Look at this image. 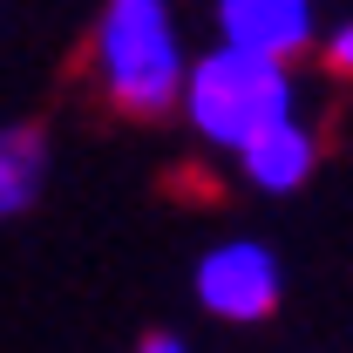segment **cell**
Returning <instances> with one entry per match:
<instances>
[{"label": "cell", "mask_w": 353, "mask_h": 353, "mask_svg": "<svg viewBox=\"0 0 353 353\" xmlns=\"http://www.w3.org/2000/svg\"><path fill=\"white\" fill-rule=\"evenodd\" d=\"M326 61H333V75H353V21L326 34Z\"/></svg>", "instance_id": "cell-7"}, {"label": "cell", "mask_w": 353, "mask_h": 353, "mask_svg": "<svg viewBox=\"0 0 353 353\" xmlns=\"http://www.w3.org/2000/svg\"><path fill=\"white\" fill-rule=\"evenodd\" d=\"M218 41L292 61L312 41V0H218Z\"/></svg>", "instance_id": "cell-4"}, {"label": "cell", "mask_w": 353, "mask_h": 353, "mask_svg": "<svg viewBox=\"0 0 353 353\" xmlns=\"http://www.w3.org/2000/svg\"><path fill=\"white\" fill-rule=\"evenodd\" d=\"M197 299H204L211 319H231V326L272 319V306H279V259L265 252L259 238L211 245L197 259Z\"/></svg>", "instance_id": "cell-3"}, {"label": "cell", "mask_w": 353, "mask_h": 353, "mask_svg": "<svg viewBox=\"0 0 353 353\" xmlns=\"http://www.w3.org/2000/svg\"><path fill=\"white\" fill-rule=\"evenodd\" d=\"M136 353H190V347H183V340H170V333H150Z\"/></svg>", "instance_id": "cell-8"}, {"label": "cell", "mask_w": 353, "mask_h": 353, "mask_svg": "<svg viewBox=\"0 0 353 353\" xmlns=\"http://www.w3.org/2000/svg\"><path fill=\"white\" fill-rule=\"evenodd\" d=\"M41 183H48V143L41 130H0V224L7 218H21L34 197H41Z\"/></svg>", "instance_id": "cell-6"}, {"label": "cell", "mask_w": 353, "mask_h": 353, "mask_svg": "<svg viewBox=\"0 0 353 353\" xmlns=\"http://www.w3.org/2000/svg\"><path fill=\"white\" fill-rule=\"evenodd\" d=\"M183 116H190V130L204 136V143H218V150L238 157L259 130H272V123L292 116V75H285L279 54L218 41L204 61H190Z\"/></svg>", "instance_id": "cell-1"}, {"label": "cell", "mask_w": 353, "mask_h": 353, "mask_svg": "<svg viewBox=\"0 0 353 353\" xmlns=\"http://www.w3.org/2000/svg\"><path fill=\"white\" fill-rule=\"evenodd\" d=\"M95 68L109 102H123L130 116H163L170 102H183L190 61L176 48L170 7L163 0H109L102 28H95Z\"/></svg>", "instance_id": "cell-2"}, {"label": "cell", "mask_w": 353, "mask_h": 353, "mask_svg": "<svg viewBox=\"0 0 353 353\" xmlns=\"http://www.w3.org/2000/svg\"><path fill=\"white\" fill-rule=\"evenodd\" d=\"M312 163H319V143H312V130L299 123V116H285V123L259 130L245 150H238V170H245V183H252V190H265V197H285V190H299V183L312 176Z\"/></svg>", "instance_id": "cell-5"}]
</instances>
